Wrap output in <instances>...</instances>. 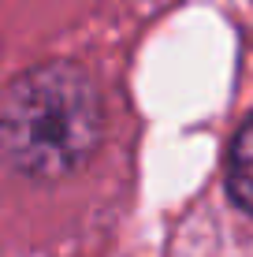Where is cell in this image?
Wrapping results in <instances>:
<instances>
[{"instance_id": "obj_2", "label": "cell", "mask_w": 253, "mask_h": 257, "mask_svg": "<svg viewBox=\"0 0 253 257\" xmlns=\"http://www.w3.org/2000/svg\"><path fill=\"white\" fill-rule=\"evenodd\" d=\"M227 194L242 212L253 216V116L238 127L227 149Z\"/></svg>"}, {"instance_id": "obj_1", "label": "cell", "mask_w": 253, "mask_h": 257, "mask_svg": "<svg viewBox=\"0 0 253 257\" xmlns=\"http://www.w3.org/2000/svg\"><path fill=\"white\" fill-rule=\"evenodd\" d=\"M104 123L101 86L82 64H34L0 90V164L23 179H64L101 149Z\"/></svg>"}]
</instances>
